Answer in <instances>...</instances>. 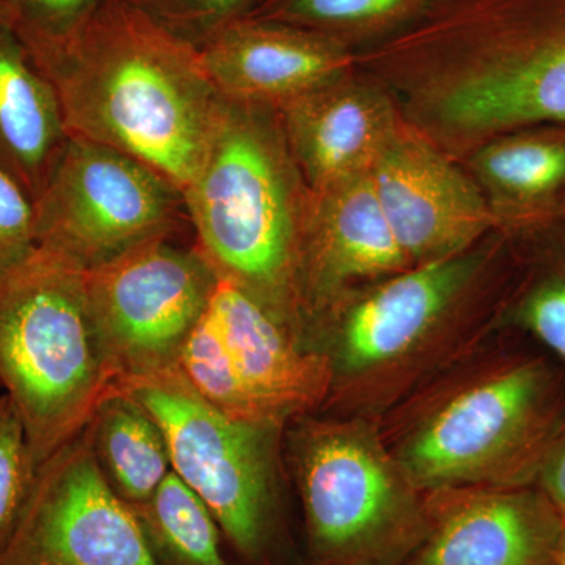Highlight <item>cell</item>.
Instances as JSON below:
<instances>
[{"instance_id": "6da1fadb", "label": "cell", "mask_w": 565, "mask_h": 565, "mask_svg": "<svg viewBox=\"0 0 565 565\" xmlns=\"http://www.w3.org/2000/svg\"><path fill=\"white\" fill-rule=\"evenodd\" d=\"M355 63L392 87L412 128L451 152L565 122V28H527L512 0H437Z\"/></svg>"}, {"instance_id": "7a4b0ae2", "label": "cell", "mask_w": 565, "mask_h": 565, "mask_svg": "<svg viewBox=\"0 0 565 565\" xmlns=\"http://www.w3.org/2000/svg\"><path fill=\"white\" fill-rule=\"evenodd\" d=\"M33 61L57 93L70 137L132 156L184 191L222 103L195 46L126 0H104Z\"/></svg>"}, {"instance_id": "3957f363", "label": "cell", "mask_w": 565, "mask_h": 565, "mask_svg": "<svg viewBox=\"0 0 565 565\" xmlns=\"http://www.w3.org/2000/svg\"><path fill=\"white\" fill-rule=\"evenodd\" d=\"M375 423L422 492L533 486L565 433V377L546 356L484 345Z\"/></svg>"}, {"instance_id": "277c9868", "label": "cell", "mask_w": 565, "mask_h": 565, "mask_svg": "<svg viewBox=\"0 0 565 565\" xmlns=\"http://www.w3.org/2000/svg\"><path fill=\"white\" fill-rule=\"evenodd\" d=\"M489 253L470 250L408 267L316 319L308 344L332 364L318 414L379 419L484 348L490 323L471 313Z\"/></svg>"}, {"instance_id": "5b68a950", "label": "cell", "mask_w": 565, "mask_h": 565, "mask_svg": "<svg viewBox=\"0 0 565 565\" xmlns=\"http://www.w3.org/2000/svg\"><path fill=\"white\" fill-rule=\"evenodd\" d=\"M182 196L195 247L217 277L258 297L305 340L297 270L310 191L273 107L222 98Z\"/></svg>"}, {"instance_id": "8992f818", "label": "cell", "mask_w": 565, "mask_h": 565, "mask_svg": "<svg viewBox=\"0 0 565 565\" xmlns=\"http://www.w3.org/2000/svg\"><path fill=\"white\" fill-rule=\"evenodd\" d=\"M118 384L81 267L36 247L0 273V392L20 412L39 467L87 427Z\"/></svg>"}, {"instance_id": "52a82bcc", "label": "cell", "mask_w": 565, "mask_h": 565, "mask_svg": "<svg viewBox=\"0 0 565 565\" xmlns=\"http://www.w3.org/2000/svg\"><path fill=\"white\" fill-rule=\"evenodd\" d=\"M288 427L311 565H404L429 527L426 494L377 423L311 414Z\"/></svg>"}, {"instance_id": "ba28073f", "label": "cell", "mask_w": 565, "mask_h": 565, "mask_svg": "<svg viewBox=\"0 0 565 565\" xmlns=\"http://www.w3.org/2000/svg\"><path fill=\"white\" fill-rule=\"evenodd\" d=\"M118 392L159 424L172 470L211 509L233 548L248 561L263 557L273 541L278 446L286 426L223 414L174 366L126 379Z\"/></svg>"}, {"instance_id": "9c48e42d", "label": "cell", "mask_w": 565, "mask_h": 565, "mask_svg": "<svg viewBox=\"0 0 565 565\" xmlns=\"http://www.w3.org/2000/svg\"><path fill=\"white\" fill-rule=\"evenodd\" d=\"M185 212L181 189L132 156L70 137L35 200L36 247L95 269L170 237Z\"/></svg>"}, {"instance_id": "30bf717a", "label": "cell", "mask_w": 565, "mask_h": 565, "mask_svg": "<svg viewBox=\"0 0 565 565\" xmlns=\"http://www.w3.org/2000/svg\"><path fill=\"white\" fill-rule=\"evenodd\" d=\"M217 281L199 248L170 237L84 270L92 321L120 382L174 366Z\"/></svg>"}, {"instance_id": "8fae6325", "label": "cell", "mask_w": 565, "mask_h": 565, "mask_svg": "<svg viewBox=\"0 0 565 565\" xmlns=\"http://www.w3.org/2000/svg\"><path fill=\"white\" fill-rule=\"evenodd\" d=\"M0 565H158L99 467L88 424L41 463Z\"/></svg>"}, {"instance_id": "7c38bea8", "label": "cell", "mask_w": 565, "mask_h": 565, "mask_svg": "<svg viewBox=\"0 0 565 565\" xmlns=\"http://www.w3.org/2000/svg\"><path fill=\"white\" fill-rule=\"evenodd\" d=\"M371 180L412 267L470 250L493 225L475 182L411 125L401 122Z\"/></svg>"}, {"instance_id": "4fadbf2b", "label": "cell", "mask_w": 565, "mask_h": 565, "mask_svg": "<svg viewBox=\"0 0 565 565\" xmlns=\"http://www.w3.org/2000/svg\"><path fill=\"white\" fill-rule=\"evenodd\" d=\"M424 494L429 527L404 565H555L565 523L537 486Z\"/></svg>"}, {"instance_id": "5bb4252c", "label": "cell", "mask_w": 565, "mask_h": 565, "mask_svg": "<svg viewBox=\"0 0 565 565\" xmlns=\"http://www.w3.org/2000/svg\"><path fill=\"white\" fill-rule=\"evenodd\" d=\"M408 267L371 172L310 193L297 270L305 337L316 319L348 299L353 282L386 280Z\"/></svg>"}, {"instance_id": "9a60e30c", "label": "cell", "mask_w": 565, "mask_h": 565, "mask_svg": "<svg viewBox=\"0 0 565 565\" xmlns=\"http://www.w3.org/2000/svg\"><path fill=\"white\" fill-rule=\"evenodd\" d=\"M207 313L241 384L267 418L286 426L321 412L332 388V364L291 323L226 278H218Z\"/></svg>"}, {"instance_id": "2e32d148", "label": "cell", "mask_w": 565, "mask_h": 565, "mask_svg": "<svg viewBox=\"0 0 565 565\" xmlns=\"http://www.w3.org/2000/svg\"><path fill=\"white\" fill-rule=\"evenodd\" d=\"M204 74L228 102L275 107L348 76L355 52L286 22L244 18L199 50Z\"/></svg>"}, {"instance_id": "e0dca14e", "label": "cell", "mask_w": 565, "mask_h": 565, "mask_svg": "<svg viewBox=\"0 0 565 565\" xmlns=\"http://www.w3.org/2000/svg\"><path fill=\"white\" fill-rule=\"evenodd\" d=\"M352 73L274 109L310 193L371 172L401 126L390 96Z\"/></svg>"}, {"instance_id": "ac0fdd59", "label": "cell", "mask_w": 565, "mask_h": 565, "mask_svg": "<svg viewBox=\"0 0 565 565\" xmlns=\"http://www.w3.org/2000/svg\"><path fill=\"white\" fill-rule=\"evenodd\" d=\"M70 136L51 81L0 25V169L35 203Z\"/></svg>"}, {"instance_id": "d6986e66", "label": "cell", "mask_w": 565, "mask_h": 565, "mask_svg": "<svg viewBox=\"0 0 565 565\" xmlns=\"http://www.w3.org/2000/svg\"><path fill=\"white\" fill-rule=\"evenodd\" d=\"M88 426L99 467L126 504L148 500L172 471L161 427L129 394L107 396Z\"/></svg>"}, {"instance_id": "ffe728a7", "label": "cell", "mask_w": 565, "mask_h": 565, "mask_svg": "<svg viewBox=\"0 0 565 565\" xmlns=\"http://www.w3.org/2000/svg\"><path fill=\"white\" fill-rule=\"evenodd\" d=\"M129 508L158 565H228L217 520L173 470L148 500Z\"/></svg>"}, {"instance_id": "44dd1931", "label": "cell", "mask_w": 565, "mask_h": 565, "mask_svg": "<svg viewBox=\"0 0 565 565\" xmlns=\"http://www.w3.org/2000/svg\"><path fill=\"white\" fill-rule=\"evenodd\" d=\"M435 2L437 0H262L247 18L310 29L356 52L399 32Z\"/></svg>"}, {"instance_id": "7402d4cb", "label": "cell", "mask_w": 565, "mask_h": 565, "mask_svg": "<svg viewBox=\"0 0 565 565\" xmlns=\"http://www.w3.org/2000/svg\"><path fill=\"white\" fill-rule=\"evenodd\" d=\"M174 367L193 392L223 414L247 422L275 423L245 392L207 308L182 344Z\"/></svg>"}, {"instance_id": "603a6c76", "label": "cell", "mask_w": 565, "mask_h": 565, "mask_svg": "<svg viewBox=\"0 0 565 565\" xmlns=\"http://www.w3.org/2000/svg\"><path fill=\"white\" fill-rule=\"evenodd\" d=\"M475 163L490 184L515 196H537L565 181V143L512 139L482 145Z\"/></svg>"}, {"instance_id": "cb8c5ba5", "label": "cell", "mask_w": 565, "mask_h": 565, "mask_svg": "<svg viewBox=\"0 0 565 565\" xmlns=\"http://www.w3.org/2000/svg\"><path fill=\"white\" fill-rule=\"evenodd\" d=\"M39 470L20 412L0 392V555L31 500Z\"/></svg>"}, {"instance_id": "d4e9b609", "label": "cell", "mask_w": 565, "mask_h": 565, "mask_svg": "<svg viewBox=\"0 0 565 565\" xmlns=\"http://www.w3.org/2000/svg\"><path fill=\"white\" fill-rule=\"evenodd\" d=\"M104 0H0V25L32 58L65 40Z\"/></svg>"}, {"instance_id": "484cf974", "label": "cell", "mask_w": 565, "mask_h": 565, "mask_svg": "<svg viewBox=\"0 0 565 565\" xmlns=\"http://www.w3.org/2000/svg\"><path fill=\"white\" fill-rule=\"evenodd\" d=\"M196 50L244 20L262 0H126Z\"/></svg>"}, {"instance_id": "4316f807", "label": "cell", "mask_w": 565, "mask_h": 565, "mask_svg": "<svg viewBox=\"0 0 565 565\" xmlns=\"http://www.w3.org/2000/svg\"><path fill=\"white\" fill-rule=\"evenodd\" d=\"M35 248V203L0 169V273L28 258Z\"/></svg>"}, {"instance_id": "83f0119b", "label": "cell", "mask_w": 565, "mask_h": 565, "mask_svg": "<svg viewBox=\"0 0 565 565\" xmlns=\"http://www.w3.org/2000/svg\"><path fill=\"white\" fill-rule=\"evenodd\" d=\"M516 322L565 364V274L546 278L526 294Z\"/></svg>"}, {"instance_id": "f1b7e54d", "label": "cell", "mask_w": 565, "mask_h": 565, "mask_svg": "<svg viewBox=\"0 0 565 565\" xmlns=\"http://www.w3.org/2000/svg\"><path fill=\"white\" fill-rule=\"evenodd\" d=\"M535 486L552 501L565 523V433L546 455Z\"/></svg>"}, {"instance_id": "f546056e", "label": "cell", "mask_w": 565, "mask_h": 565, "mask_svg": "<svg viewBox=\"0 0 565 565\" xmlns=\"http://www.w3.org/2000/svg\"><path fill=\"white\" fill-rule=\"evenodd\" d=\"M555 565H565V525L563 535H561L559 546H557Z\"/></svg>"}]
</instances>
